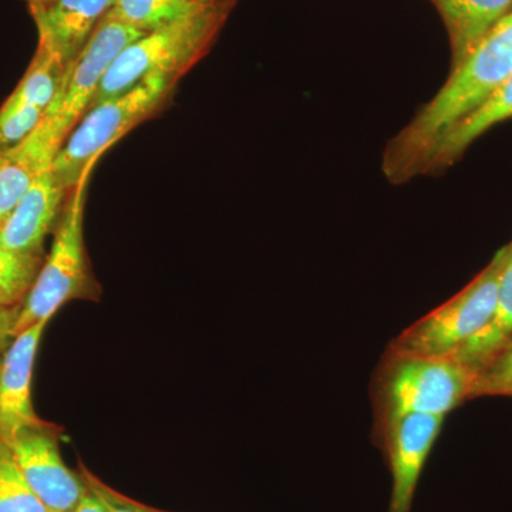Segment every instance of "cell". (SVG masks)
Here are the masks:
<instances>
[{
    "label": "cell",
    "mask_w": 512,
    "mask_h": 512,
    "mask_svg": "<svg viewBox=\"0 0 512 512\" xmlns=\"http://www.w3.org/2000/svg\"><path fill=\"white\" fill-rule=\"evenodd\" d=\"M180 80L153 74L119 96L87 111L67 137L52 165L53 173L67 191H72L107 148L116 144L144 120L150 119L170 99Z\"/></svg>",
    "instance_id": "4"
},
{
    "label": "cell",
    "mask_w": 512,
    "mask_h": 512,
    "mask_svg": "<svg viewBox=\"0 0 512 512\" xmlns=\"http://www.w3.org/2000/svg\"><path fill=\"white\" fill-rule=\"evenodd\" d=\"M45 258L12 251L3 244L0 232V305H23Z\"/></svg>",
    "instance_id": "19"
},
{
    "label": "cell",
    "mask_w": 512,
    "mask_h": 512,
    "mask_svg": "<svg viewBox=\"0 0 512 512\" xmlns=\"http://www.w3.org/2000/svg\"><path fill=\"white\" fill-rule=\"evenodd\" d=\"M63 143L43 119L25 140L0 151V224L12 214L30 185L52 167Z\"/></svg>",
    "instance_id": "14"
},
{
    "label": "cell",
    "mask_w": 512,
    "mask_h": 512,
    "mask_svg": "<svg viewBox=\"0 0 512 512\" xmlns=\"http://www.w3.org/2000/svg\"><path fill=\"white\" fill-rule=\"evenodd\" d=\"M474 372L450 356L393 355L384 386L386 419L404 414L446 416L468 399Z\"/></svg>",
    "instance_id": "6"
},
{
    "label": "cell",
    "mask_w": 512,
    "mask_h": 512,
    "mask_svg": "<svg viewBox=\"0 0 512 512\" xmlns=\"http://www.w3.org/2000/svg\"><path fill=\"white\" fill-rule=\"evenodd\" d=\"M80 470H82L80 474H82L87 488L93 494H96V497L99 498L107 512H167L147 507V505L138 503V501L131 500L126 495L120 494L119 491L114 490L110 485L103 483L99 477L94 476L92 471L87 470L83 464Z\"/></svg>",
    "instance_id": "22"
},
{
    "label": "cell",
    "mask_w": 512,
    "mask_h": 512,
    "mask_svg": "<svg viewBox=\"0 0 512 512\" xmlns=\"http://www.w3.org/2000/svg\"><path fill=\"white\" fill-rule=\"evenodd\" d=\"M113 6L114 0H46L29 10L40 45L69 69Z\"/></svg>",
    "instance_id": "13"
},
{
    "label": "cell",
    "mask_w": 512,
    "mask_h": 512,
    "mask_svg": "<svg viewBox=\"0 0 512 512\" xmlns=\"http://www.w3.org/2000/svg\"><path fill=\"white\" fill-rule=\"evenodd\" d=\"M446 26L451 69L463 62L481 37L512 9V0H430Z\"/></svg>",
    "instance_id": "16"
},
{
    "label": "cell",
    "mask_w": 512,
    "mask_h": 512,
    "mask_svg": "<svg viewBox=\"0 0 512 512\" xmlns=\"http://www.w3.org/2000/svg\"><path fill=\"white\" fill-rule=\"evenodd\" d=\"M508 120H512V74L483 106L448 131L434 148L424 175L440 174L453 167L474 141Z\"/></svg>",
    "instance_id": "15"
},
{
    "label": "cell",
    "mask_w": 512,
    "mask_h": 512,
    "mask_svg": "<svg viewBox=\"0 0 512 512\" xmlns=\"http://www.w3.org/2000/svg\"><path fill=\"white\" fill-rule=\"evenodd\" d=\"M141 36L143 33L120 22L110 12L101 20L82 55L67 69L62 87L45 117L63 144L92 107L111 64Z\"/></svg>",
    "instance_id": "7"
},
{
    "label": "cell",
    "mask_w": 512,
    "mask_h": 512,
    "mask_svg": "<svg viewBox=\"0 0 512 512\" xmlns=\"http://www.w3.org/2000/svg\"><path fill=\"white\" fill-rule=\"evenodd\" d=\"M512 74V9L488 30L433 99L427 101L387 143L383 173L393 184L424 175L437 144L470 116Z\"/></svg>",
    "instance_id": "1"
},
{
    "label": "cell",
    "mask_w": 512,
    "mask_h": 512,
    "mask_svg": "<svg viewBox=\"0 0 512 512\" xmlns=\"http://www.w3.org/2000/svg\"><path fill=\"white\" fill-rule=\"evenodd\" d=\"M49 320L23 330L0 355V440L9 443L20 430L40 419L32 400L37 349Z\"/></svg>",
    "instance_id": "11"
},
{
    "label": "cell",
    "mask_w": 512,
    "mask_h": 512,
    "mask_svg": "<svg viewBox=\"0 0 512 512\" xmlns=\"http://www.w3.org/2000/svg\"><path fill=\"white\" fill-rule=\"evenodd\" d=\"M62 430L49 421H39L20 430L9 446L33 493L47 512H72L89 488L63 463L59 437Z\"/></svg>",
    "instance_id": "8"
},
{
    "label": "cell",
    "mask_w": 512,
    "mask_h": 512,
    "mask_svg": "<svg viewBox=\"0 0 512 512\" xmlns=\"http://www.w3.org/2000/svg\"><path fill=\"white\" fill-rule=\"evenodd\" d=\"M0 512H47L16 463L9 443L0 440Z\"/></svg>",
    "instance_id": "20"
},
{
    "label": "cell",
    "mask_w": 512,
    "mask_h": 512,
    "mask_svg": "<svg viewBox=\"0 0 512 512\" xmlns=\"http://www.w3.org/2000/svg\"><path fill=\"white\" fill-rule=\"evenodd\" d=\"M505 262L504 247L463 291L403 330L392 343V355L450 356L476 335L493 315Z\"/></svg>",
    "instance_id": "5"
},
{
    "label": "cell",
    "mask_w": 512,
    "mask_h": 512,
    "mask_svg": "<svg viewBox=\"0 0 512 512\" xmlns=\"http://www.w3.org/2000/svg\"><path fill=\"white\" fill-rule=\"evenodd\" d=\"M387 421V450L392 468V497L387 512L412 511L424 464L439 437L444 417L404 414Z\"/></svg>",
    "instance_id": "10"
},
{
    "label": "cell",
    "mask_w": 512,
    "mask_h": 512,
    "mask_svg": "<svg viewBox=\"0 0 512 512\" xmlns=\"http://www.w3.org/2000/svg\"><path fill=\"white\" fill-rule=\"evenodd\" d=\"M510 339H512V261L507 255V262L500 275L493 315L483 329L478 330L476 335L471 336L460 348L454 350L450 357L476 372Z\"/></svg>",
    "instance_id": "17"
},
{
    "label": "cell",
    "mask_w": 512,
    "mask_h": 512,
    "mask_svg": "<svg viewBox=\"0 0 512 512\" xmlns=\"http://www.w3.org/2000/svg\"><path fill=\"white\" fill-rule=\"evenodd\" d=\"M480 396L512 397V339L474 372L468 399Z\"/></svg>",
    "instance_id": "21"
},
{
    "label": "cell",
    "mask_w": 512,
    "mask_h": 512,
    "mask_svg": "<svg viewBox=\"0 0 512 512\" xmlns=\"http://www.w3.org/2000/svg\"><path fill=\"white\" fill-rule=\"evenodd\" d=\"M66 73L59 57L39 43L25 76L0 107V151L16 146L39 127Z\"/></svg>",
    "instance_id": "9"
},
{
    "label": "cell",
    "mask_w": 512,
    "mask_h": 512,
    "mask_svg": "<svg viewBox=\"0 0 512 512\" xmlns=\"http://www.w3.org/2000/svg\"><path fill=\"white\" fill-rule=\"evenodd\" d=\"M72 512H107L104 505L101 504L99 498L92 491H87L84 495L83 500L80 501L79 505Z\"/></svg>",
    "instance_id": "24"
},
{
    "label": "cell",
    "mask_w": 512,
    "mask_h": 512,
    "mask_svg": "<svg viewBox=\"0 0 512 512\" xmlns=\"http://www.w3.org/2000/svg\"><path fill=\"white\" fill-rule=\"evenodd\" d=\"M507 255H508V259H510V261H512V242H511V244L507 245Z\"/></svg>",
    "instance_id": "26"
},
{
    "label": "cell",
    "mask_w": 512,
    "mask_h": 512,
    "mask_svg": "<svg viewBox=\"0 0 512 512\" xmlns=\"http://www.w3.org/2000/svg\"><path fill=\"white\" fill-rule=\"evenodd\" d=\"M69 191L52 167L37 175L12 214L0 224L2 241L18 254L45 258L47 235L56 229Z\"/></svg>",
    "instance_id": "12"
},
{
    "label": "cell",
    "mask_w": 512,
    "mask_h": 512,
    "mask_svg": "<svg viewBox=\"0 0 512 512\" xmlns=\"http://www.w3.org/2000/svg\"><path fill=\"white\" fill-rule=\"evenodd\" d=\"M93 168L69 192L56 225L52 249L23 302L13 332L15 338L35 323L52 319L66 303L100 299L101 286L93 274L84 244V205Z\"/></svg>",
    "instance_id": "3"
},
{
    "label": "cell",
    "mask_w": 512,
    "mask_h": 512,
    "mask_svg": "<svg viewBox=\"0 0 512 512\" xmlns=\"http://www.w3.org/2000/svg\"><path fill=\"white\" fill-rule=\"evenodd\" d=\"M29 6L39 5V3L46 2V0H25Z\"/></svg>",
    "instance_id": "25"
},
{
    "label": "cell",
    "mask_w": 512,
    "mask_h": 512,
    "mask_svg": "<svg viewBox=\"0 0 512 512\" xmlns=\"http://www.w3.org/2000/svg\"><path fill=\"white\" fill-rule=\"evenodd\" d=\"M22 306L0 305V355L9 348L12 340L15 339V326L18 322Z\"/></svg>",
    "instance_id": "23"
},
{
    "label": "cell",
    "mask_w": 512,
    "mask_h": 512,
    "mask_svg": "<svg viewBox=\"0 0 512 512\" xmlns=\"http://www.w3.org/2000/svg\"><path fill=\"white\" fill-rule=\"evenodd\" d=\"M237 3L208 0L183 18L138 37L111 64L90 109L153 74L180 80L210 52Z\"/></svg>",
    "instance_id": "2"
},
{
    "label": "cell",
    "mask_w": 512,
    "mask_h": 512,
    "mask_svg": "<svg viewBox=\"0 0 512 512\" xmlns=\"http://www.w3.org/2000/svg\"><path fill=\"white\" fill-rule=\"evenodd\" d=\"M205 2L208 0H114L110 13L144 35L183 18Z\"/></svg>",
    "instance_id": "18"
}]
</instances>
